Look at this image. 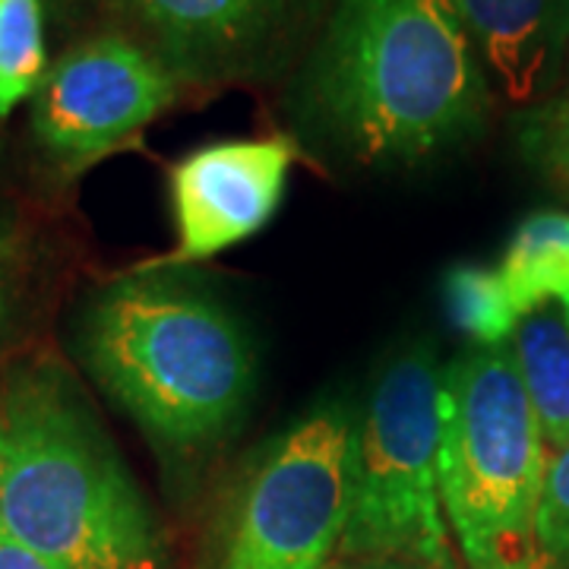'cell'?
I'll return each instance as SVG.
<instances>
[{
	"mask_svg": "<svg viewBox=\"0 0 569 569\" xmlns=\"http://www.w3.org/2000/svg\"><path fill=\"white\" fill-rule=\"evenodd\" d=\"M301 104L351 162L411 168L485 130L490 80L456 0H332Z\"/></svg>",
	"mask_w": 569,
	"mask_h": 569,
	"instance_id": "cell-1",
	"label": "cell"
},
{
	"mask_svg": "<svg viewBox=\"0 0 569 569\" xmlns=\"http://www.w3.org/2000/svg\"><path fill=\"white\" fill-rule=\"evenodd\" d=\"M0 526L58 569H168L152 509L54 355L0 361Z\"/></svg>",
	"mask_w": 569,
	"mask_h": 569,
	"instance_id": "cell-2",
	"label": "cell"
},
{
	"mask_svg": "<svg viewBox=\"0 0 569 569\" xmlns=\"http://www.w3.org/2000/svg\"><path fill=\"white\" fill-rule=\"evenodd\" d=\"M73 346L104 396L171 452L224 440L257 380L238 317L168 269L140 266L99 284L82 305Z\"/></svg>",
	"mask_w": 569,
	"mask_h": 569,
	"instance_id": "cell-3",
	"label": "cell"
},
{
	"mask_svg": "<svg viewBox=\"0 0 569 569\" xmlns=\"http://www.w3.org/2000/svg\"><path fill=\"white\" fill-rule=\"evenodd\" d=\"M548 447L512 348H478L443 370L437 481L471 569H531L548 557L535 519Z\"/></svg>",
	"mask_w": 569,
	"mask_h": 569,
	"instance_id": "cell-4",
	"label": "cell"
},
{
	"mask_svg": "<svg viewBox=\"0 0 569 569\" xmlns=\"http://www.w3.org/2000/svg\"><path fill=\"white\" fill-rule=\"evenodd\" d=\"M440 389L443 373L425 346L392 358L373 387L339 545L346 560L452 567L437 481Z\"/></svg>",
	"mask_w": 569,
	"mask_h": 569,
	"instance_id": "cell-5",
	"label": "cell"
},
{
	"mask_svg": "<svg viewBox=\"0 0 569 569\" xmlns=\"http://www.w3.org/2000/svg\"><path fill=\"white\" fill-rule=\"evenodd\" d=\"M358 430L339 406L295 425L247 468L219 569H326L342 545Z\"/></svg>",
	"mask_w": 569,
	"mask_h": 569,
	"instance_id": "cell-6",
	"label": "cell"
},
{
	"mask_svg": "<svg viewBox=\"0 0 569 569\" xmlns=\"http://www.w3.org/2000/svg\"><path fill=\"white\" fill-rule=\"evenodd\" d=\"M178 86L130 36H96L44 70L32 96V137L67 178L108 159L178 102Z\"/></svg>",
	"mask_w": 569,
	"mask_h": 569,
	"instance_id": "cell-7",
	"label": "cell"
},
{
	"mask_svg": "<svg viewBox=\"0 0 569 569\" xmlns=\"http://www.w3.org/2000/svg\"><path fill=\"white\" fill-rule=\"evenodd\" d=\"M168 73L190 86L279 77L332 0H118Z\"/></svg>",
	"mask_w": 569,
	"mask_h": 569,
	"instance_id": "cell-8",
	"label": "cell"
},
{
	"mask_svg": "<svg viewBox=\"0 0 569 569\" xmlns=\"http://www.w3.org/2000/svg\"><path fill=\"white\" fill-rule=\"evenodd\" d=\"M298 146L288 137L224 140L193 149L171 168L178 247L149 269L203 263L263 228L282 203Z\"/></svg>",
	"mask_w": 569,
	"mask_h": 569,
	"instance_id": "cell-9",
	"label": "cell"
},
{
	"mask_svg": "<svg viewBox=\"0 0 569 569\" xmlns=\"http://www.w3.org/2000/svg\"><path fill=\"white\" fill-rule=\"evenodd\" d=\"M468 39L519 108L548 102L567 77L569 0H456Z\"/></svg>",
	"mask_w": 569,
	"mask_h": 569,
	"instance_id": "cell-10",
	"label": "cell"
},
{
	"mask_svg": "<svg viewBox=\"0 0 569 569\" xmlns=\"http://www.w3.org/2000/svg\"><path fill=\"white\" fill-rule=\"evenodd\" d=\"M512 358L529 392L545 447H569V310L557 298L526 313L512 339Z\"/></svg>",
	"mask_w": 569,
	"mask_h": 569,
	"instance_id": "cell-11",
	"label": "cell"
},
{
	"mask_svg": "<svg viewBox=\"0 0 569 569\" xmlns=\"http://www.w3.org/2000/svg\"><path fill=\"white\" fill-rule=\"evenodd\" d=\"M500 279L519 317L569 295V212H535L509 238Z\"/></svg>",
	"mask_w": 569,
	"mask_h": 569,
	"instance_id": "cell-12",
	"label": "cell"
},
{
	"mask_svg": "<svg viewBox=\"0 0 569 569\" xmlns=\"http://www.w3.org/2000/svg\"><path fill=\"white\" fill-rule=\"evenodd\" d=\"M443 295L452 323L481 348L507 346L522 320L519 310L512 307L500 272L488 266H452L443 282Z\"/></svg>",
	"mask_w": 569,
	"mask_h": 569,
	"instance_id": "cell-13",
	"label": "cell"
},
{
	"mask_svg": "<svg viewBox=\"0 0 569 569\" xmlns=\"http://www.w3.org/2000/svg\"><path fill=\"white\" fill-rule=\"evenodd\" d=\"M44 70L41 0H0V121L36 96Z\"/></svg>",
	"mask_w": 569,
	"mask_h": 569,
	"instance_id": "cell-14",
	"label": "cell"
},
{
	"mask_svg": "<svg viewBox=\"0 0 569 569\" xmlns=\"http://www.w3.org/2000/svg\"><path fill=\"white\" fill-rule=\"evenodd\" d=\"M516 140L545 178L569 190V102L553 96L548 102L522 108L516 114Z\"/></svg>",
	"mask_w": 569,
	"mask_h": 569,
	"instance_id": "cell-15",
	"label": "cell"
},
{
	"mask_svg": "<svg viewBox=\"0 0 569 569\" xmlns=\"http://www.w3.org/2000/svg\"><path fill=\"white\" fill-rule=\"evenodd\" d=\"M535 538L545 557H569V447L548 462Z\"/></svg>",
	"mask_w": 569,
	"mask_h": 569,
	"instance_id": "cell-16",
	"label": "cell"
},
{
	"mask_svg": "<svg viewBox=\"0 0 569 569\" xmlns=\"http://www.w3.org/2000/svg\"><path fill=\"white\" fill-rule=\"evenodd\" d=\"M26 288V234L20 219L0 203V351L17 329Z\"/></svg>",
	"mask_w": 569,
	"mask_h": 569,
	"instance_id": "cell-17",
	"label": "cell"
},
{
	"mask_svg": "<svg viewBox=\"0 0 569 569\" xmlns=\"http://www.w3.org/2000/svg\"><path fill=\"white\" fill-rule=\"evenodd\" d=\"M0 569H58L41 560L36 550L20 545L10 531L0 526Z\"/></svg>",
	"mask_w": 569,
	"mask_h": 569,
	"instance_id": "cell-18",
	"label": "cell"
},
{
	"mask_svg": "<svg viewBox=\"0 0 569 569\" xmlns=\"http://www.w3.org/2000/svg\"><path fill=\"white\" fill-rule=\"evenodd\" d=\"M365 569H456V567H425V563H367Z\"/></svg>",
	"mask_w": 569,
	"mask_h": 569,
	"instance_id": "cell-19",
	"label": "cell"
},
{
	"mask_svg": "<svg viewBox=\"0 0 569 569\" xmlns=\"http://www.w3.org/2000/svg\"><path fill=\"white\" fill-rule=\"evenodd\" d=\"M557 96H560V99H567V102H569V63H567V77H563V89H560Z\"/></svg>",
	"mask_w": 569,
	"mask_h": 569,
	"instance_id": "cell-20",
	"label": "cell"
},
{
	"mask_svg": "<svg viewBox=\"0 0 569 569\" xmlns=\"http://www.w3.org/2000/svg\"><path fill=\"white\" fill-rule=\"evenodd\" d=\"M560 301H563V305H567V310H569V295H567V298H560Z\"/></svg>",
	"mask_w": 569,
	"mask_h": 569,
	"instance_id": "cell-21",
	"label": "cell"
},
{
	"mask_svg": "<svg viewBox=\"0 0 569 569\" xmlns=\"http://www.w3.org/2000/svg\"><path fill=\"white\" fill-rule=\"evenodd\" d=\"M531 569H545V563H538V567H531Z\"/></svg>",
	"mask_w": 569,
	"mask_h": 569,
	"instance_id": "cell-22",
	"label": "cell"
}]
</instances>
